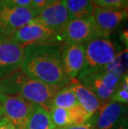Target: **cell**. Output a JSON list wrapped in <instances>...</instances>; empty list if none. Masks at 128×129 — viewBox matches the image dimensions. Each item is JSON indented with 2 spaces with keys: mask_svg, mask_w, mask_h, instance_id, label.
I'll use <instances>...</instances> for the list:
<instances>
[{
  "mask_svg": "<svg viewBox=\"0 0 128 129\" xmlns=\"http://www.w3.org/2000/svg\"><path fill=\"white\" fill-rule=\"evenodd\" d=\"M62 44H40L24 47L20 70L56 88L67 86L71 80L64 72L62 61Z\"/></svg>",
  "mask_w": 128,
  "mask_h": 129,
  "instance_id": "6da1fadb",
  "label": "cell"
},
{
  "mask_svg": "<svg viewBox=\"0 0 128 129\" xmlns=\"http://www.w3.org/2000/svg\"><path fill=\"white\" fill-rule=\"evenodd\" d=\"M58 90V88L37 79L30 78L20 69L0 80V91L3 94L18 96L29 103L42 105L47 109Z\"/></svg>",
  "mask_w": 128,
  "mask_h": 129,
  "instance_id": "7a4b0ae2",
  "label": "cell"
},
{
  "mask_svg": "<svg viewBox=\"0 0 128 129\" xmlns=\"http://www.w3.org/2000/svg\"><path fill=\"white\" fill-rule=\"evenodd\" d=\"M85 62L77 79L105 68L121 52L110 37H97L84 44Z\"/></svg>",
  "mask_w": 128,
  "mask_h": 129,
  "instance_id": "3957f363",
  "label": "cell"
},
{
  "mask_svg": "<svg viewBox=\"0 0 128 129\" xmlns=\"http://www.w3.org/2000/svg\"><path fill=\"white\" fill-rule=\"evenodd\" d=\"M11 39L23 48L28 45L62 44L60 33L34 19L14 32Z\"/></svg>",
  "mask_w": 128,
  "mask_h": 129,
  "instance_id": "277c9868",
  "label": "cell"
},
{
  "mask_svg": "<svg viewBox=\"0 0 128 129\" xmlns=\"http://www.w3.org/2000/svg\"><path fill=\"white\" fill-rule=\"evenodd\" d=\"M122 75L124 74L106 67L77 80L91 90L103 103L111 98Z\"/></svg>",
  "mask_w": 128,
  "mask_h": 129,
  "instance_id": "5b68a950",
  "label": "cell"
},
{
  "mask_svg": "<svg viewBox=\"0 0 128 129\" xmlns=\"http://www.w3.org/2000/svg\"><path fill=\"white\" fill-rule=\"evenodd\" d=\"M32 8L10 6L0 2V35L9 37L38 15Z\"/></svg>",
  "mask_w": 128,
  "mask_h": 129,
  "instance_id": "8992f818",
  "label": "cell"
},
{
  "mask_svg": "<svg viewBox=\"0 0 128 129\" xmlns=\"http://www.w3.org/2000/svg\"><path fill=\"white\" fill-rule=\"evenodd\" d=\"M100 37L92 17L72 19L60 33L61 43L66 44H85L92 38Z\"/></svg>",
  "mask_w": 128,
  "mask_h": 129,
  "instance_id": "52a82bcc",
  "label": "cell"
},
{
  "mask_svg": "<svg viewBox=\"0 0 128 129\" xmlns=\"http://www.w3.org/2000/svg\"><path fill=\"white\" fill-rule=\"evenodd\" d=\"M0 105L4 116L13 125L15 129H26L33 104L18 96L3 94Z\"/></svg>",
  "mask_w": 128,
  "mask_h": 129,
  "instance_id": "ba28073f",
  "label": "cell"
},
{
  "mask_svg": "<svg viewBox=\"0 0 128 129\" xmlns=\"http://www.w3.org/2000/svg\"><path fill=\"white\" fill-rule=\"evenodd\" d=\"M127 9H107L94 6L92 19L100 37H110L127 18Z\"/></svg>",
  "mask_w": 128,
  "mask_h": 129,
  "instance_id": "9c48e42d",
  "label": "cell"
},
{
  "mask_svg": "<svg viewBox=\"0 0 128 129\" xmlns=\"http://www.w3.org/2000/svg\"><path fill=\"white\" fill-rule=\"evenodd\" d=\"M24 57V48L9 37L0 35V80L20 69Z\"/></svg>",
  "mask_w": 128,
  "mask_h": 129,
  "instance_id": "30bf717a",
  "label": "cell"
},
{
  "mask_svg": "<svg viewBox=\"0 0 128 129\" xmlns=\"http://www.w3.org/2000/svg\"><path fill=\"white\" fill-rule=\"evenodd\" d=\"M126 109L125 104L111 101L103 103L95 114L96 129H117L127 119Z\"/></svg>",
  "mask_w": 128,
  "mask_h": 129,
  "instance_id": "8fae6325",
  "label": "cell"
},
{
  "mask_svg": "<svg viewBox=\"0 0 128 129\" xmlns=\"http://www.w3.org/2000/svg\"><path fill=\"white\" fill-rule=\"evenodd\" d=\"M54 31L61 33L71 20L65 0H58L38 13L34 18Z\"/></svg>",
  "mask_w": 128,
  "mask_h": 129,
  "instance_id": "7c38bea8",
  "label": "cell"
},
{
  "mask_svg": "<svg viewBox=\"0 0 128 129\" xmlns=\"http://www.w3.org/2000/svg\"><path fill=\"white\" fill-rule=\"evenodd\" d=\"M62 61L64 72L71 81L81 73L85 62L84 44L62 45Z\"/></svg>",
  "mask_w": 128,
  "mask_h": 129,
  "instance_id": "4fadbf2b",
  "label": "cell"
},
{
  "mask_svg": "<svg viewBox=\"0 0 128 129\" xmlns=\"http://www.w3.org/2000/svg\"><path fill=\"white\" fill-rule=\"evenodd\" d=\"M48 110L49 112L51 119L57 129L80 124L92 117L79 104L69 109L49 108Z\"/></svg>",
  "mask_w": 128,
  "mask_h": 129,
  "instance_id": "5bb4252c",
  "label": "cell"
},
{
  "mask_svg": "<svg viewBox=\"0 0 128 129\" xmlns=\"http://www.w3.org/2000/svg\"><path fill=\"white\" fill-rule=\"evenodd\" d=\"M69 86L74 92L79 105L91 117L96 114L102 104L99 98L77 79L71 81Z\"/></svg>",
  "mask_w": 128,
  "mask_h": 129,
  "instance_id": "9a60e30c",
  "label": "cell"
},
{
  "mask_svg": "<svg viewBox=\"0 0 128 129\" xmlns=\"http://www.w3.org/2000/svg\"><path fill=\"white\" fill-rule=\"evenodd\" d=\"M26 129H57L45 107L33 104Z\"/></svg>",
  "mask_w": 128,
  "mask_h": 129,
  "instance_id": "2e32d148",
  "label": "cell"
},
{
  "mask_svg": "<svg viewBox=\"0 0 128 129\" xmlns=\"http://www.w3.org/2000/svg\"><path fill=\"white\" fill-rule=\"evenodd\" d=\"M71 20L92 16L94 6L91 0H65Z\"/></svg>",
  "mask_w": 128,
  "mask_h": 129,
  "instance_id": "e0dca14e",
  "label": "cell"
},
{
  "mask_svg": "<svg viewBox=\"0 0 128 129\" xmlns=\"http://www.w3.org/2000/svg\"><path fill=\"white\" fill-rule=\"evenodd\" d=\"M77 105H78L77 98H76L74 92L72 91L68 84L67 86L62 87L57 91L52 98L49 108L69 109Z\"/></svg>",
  "mask_w": 128,
  "mask_h": 129,
  "instance_id": "ac0fdd59",
  "label": "cell"
},
{
  "mask_svg": "<svg viewBox=\"0 0 128 129\" xmlns=\"http://www.w3.org/2000/svg\"><path fill=\"white\" fill-rule=\"evenodd\" d=\"M111 102H115L127 105L128 103V76L127 73L122 75L116 86L113 94L109 99Z\"/></svg>",
  "mask_w": 128,
  "mask_h": 129,
  "instance_id": "d6986e66",
  "label": "cell"
},
{
  "mask_svg": "<svg viewBox=\"0 0 128 129\" xmlns=\"http://www.w3.org/2000/svg\"><path fill=\"white\" fill-rule=\"evenodd\" d=\"M95 6L107 9H127L128 0H91Z\"/></svg>",
  "mask_w": 128,
  "mask_h": 129,
  "instance_id": "ffe728a7",
  "label": "cell"
},
{
  "mask_svg": "<svg viewBox=\"0 0 128 129\" xmlns=\"http://www.w3.org/2000/svg\"><path fill=\"white\" fill-rule=\"evenodd\" d=\"M60 129H96V124H95V115H93L92 117L80 124L72 125L69 127L60 128Z\"/></svg>",
  "mask_w": 128,
  "mask_h": 129,
  "instance_id": "44dd1931",
  "label": "cell"
},
{
  "mask_svg": "<svg viewBox=\"0 0 128 129\" xmlns=\"http://www.w3.org/2000/svg\"><path fill=\"white\" fill-rule=\"evenodd\" d=\"M58 0H32L31 7L33 9L40 13L41 11L45 9L46 8L49 7L50 5L53 4Z\"/></svg>",
  "mask_w": 128,
  "mask_h": 129,
  "instance_id": "7402d4cb",
  "label": "cell"
},
{
  "mask_svg": "<svg viewBox=\"0 0 128 129\" xmlns=\"http://www.w3.org/2000/svg\"><path fill=\"white\" fill-rule=\"evenodd\" d=\"M0 2L10 6L32 8V0H0Z\"/></svg>",
  "mask_w": 128,
  "mask_h": 129,
  "instance_id": "603a6c76",
  "label": "cell"
},
{
  "mask_svg": "<svg viewBox=\"0 0 128 129\" xmlns=\"http://www.w3.org/2000/svg\"><path fill=\"white\" fill-rule=\"evenodd\" d=\"M0 129H15L13 125L4 116L0 118Z\"/></svg>",
  "mask_w": 128,
  "mask_h": 129,
  "instance_id": "cb8c5ba5",
  "label": "cell"
},
{
  "mask_svg": "<svg viewBox=\"0 0 128 129\" xmlns=\"http://www.w3.org/2000/svg\"><path fill=\"white\" fill-rule=\"evenodd\" d=\"M120 38H121V42L126 45V48H127V41H128V36H127V30H124L120 35Z\"/></svg>",
  "mask_w": 128,
  "mask_h": 129,
  "instance_id": "d4e9b609",
  "label": "cell"
},
{
  "mask_svg": "<svg viewBox=\"0 0 128 129\" xmlns=\"http://www.w3.org/2000/svg\"><path fill=\"white\" fill-rule=\"evenodd\" d=\"M117 129H128L127 127V119H126L121 125L119 126V127Z\"/></svg>",
  "mask_w": 128,
  "mask_h": 129,
  "instance_id": "484cf974",
  "label": "cell"
},
{
  "mask_svg": "<svg viewBox=\"0 0 128 129\" xmlns=\"http://www.w3.org/2000/svg\"><path fill=\"white\" fill-rule=\"evenodd\" d=\"M2 117H4V111H3L2 106L0 105V118H1Z\"/></svg>",
  "mask_w": 128,
  "mask_h": 129,
  "instance_id": "4316f807",
  "label": "cell"
},
{
  "mask_svg": "<svg viewBox=\"0 0 128 129\" xmlns=\"http://www.w3.org/2000/svg\"><path fill=\"white\" fill-rule=\"evenodd\" d=\"M2 96H3V93L0 91V100H1V98H2Z\"/></svg>",
  "mask_w": 128,
  "mask_h": 129,
  "instance_id": "83f0119b",
  "label": "cell"
}]
</instances>
